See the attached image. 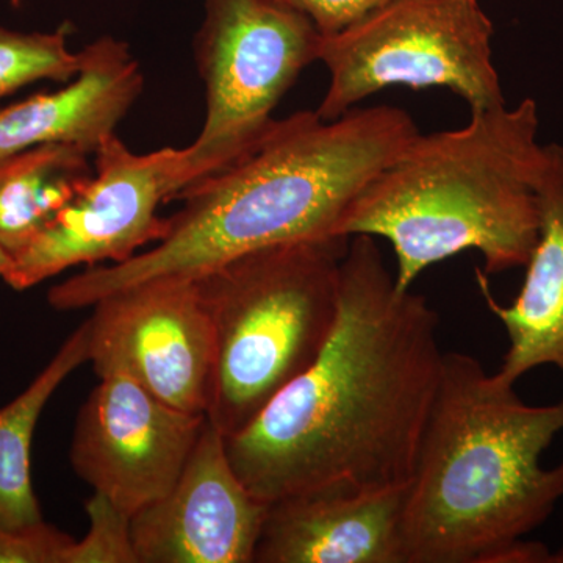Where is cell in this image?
I'll return each mask as SVG.
<instances>
[{
    "instance_id": "1",
    "label": "cell",
    "mask_w": 563,
    "mask_h": 563,
    "mask_svg": "<svg viewBox=\"0 0 563 563\" xmlns=\"http://www.w3.org/2000/svg\"><path fill=\"white\" fill-rule=\"evenodd\" d=\"M439 314L396 287L374 236L350 239L335 328L225 451L252 495L273 504L412 481L443 355Z\"/></svg>"
},
{
    "instance_id": "2",
    "label": "cell",
    "mask_w": 563,
    "mask_h": 563,
    "mask_svg": "<svg viewBox=\"0 0 563 563\" xmlns=\"http://www.w3.org/2000/svg\"><path fill=\"white\" fill-rule=\"evenodd\" d=\"M396 107L352 109L333 121L317 111L274 120L261 143L203 177L176 201L168 233L150 251L54 285L47 301L69 312L143 282L196 279L252 251L336 235L358 192L417 135Z\"/></svg>"
},
{
    "instance_id": "3",
    "label": "cell",
    "mask_w": 563,
    "mask_h": 563,
    "mask_svg": "<svg viewBox=\"0 0 563 563\" xmlns=\"http://www.w3.org/2000/svg\"><path fill=\"white\" fill-rule=\"evenodd\" d=\"M473 355L444 352L402 514L404 563H548L525 542L563 498V399L528 406Z\"/></svg>"
},
{
    "instance_id": "4",
    "label": "cell",
    "mask_w": 563,
    "mask_h": 563,
    "mask_svg": "<svg viewBox=\"0 0 563 563\" xmlns=\"http://www.w3.org/2000/svg\"><path fill=\"white\" fill-rule=\"evenodd\" d=\"M539 109L472 111L465 128L413 136L347 207L336 235L380 236L396 255V287L429 266L479 251L484 273L523 268L539 239Z\"/></svg>"
},
{
    "instance_id": "5",
    "label": "cell",
    "mask_w": 563,
    "mask_h": 563,
    "mask_svg": "<svg viewBox=\"0 0 563 563\" xmlns=\"http://www.w3.org/2000/svg\"><path fill=\"white\" fill-rule=\"evenodd\" d=\"M347 246L346 236L274 244L192 279L213 331L206 415L224 439L317 361L339 318Z\"/></svg>"
},
{
    "instance_id": "6",
    "label": "cell",
    "mask_w": 563,
    "mask_h": 563,
    "mask_svg": "<svg viewBox=\"0 0 563 563\" xmlns=\"http://www.w3.org/2000/svg\"><path fill=\"white\" fill-rule=\"evenodd\" d=\"M495 29L477 0H391L333 35L318 62L331 76L317 113L333 121L393 85L443 87L472 111L506 106L493 63Z\"/></svg>"
},
{
    "instance_id": "7",
    "label": "cell",
    "mask_w": 563,
    "mask_h": 563,
    "mask_svg": "<svg viewBox=\"0 0 563 563\" xmlns=\"http://www.w3.org/2000/svg\"><path fill=\"white\" fill-rule=\"evenodd\" d=\"M321 38L306 14L282 0H206L196 38L206 122L180 150V192L261 143L285 92L318 62Z\"/></svg>"
},
{
    "instance_id": "8",
    "label": "cell",
    "mask_w": 563,
    "mask_h": 563,
    "mask_svg": "<svg viewBox=\"0 0 563 563\" xmlns=\"http://www.w3.org/2000/svg\"><path fill=\"white\" fill-rule=\"evenodd\" d=\"M95 176L13 257L2 279L14 290L35 287L77 265L122 263L168 233L157 213L180 191V150L135 154L117 135L95 152Z\"/></svg>"
},
{
    "instance_id": "9",
    "label": "cell",
    "mask_w": 563,
    "mask_h": 563,
    "mask_svg": "<svg viewBox=\"0 0 563 563\" xmlns=\"http://www.w3.org/2000/svg\"><path fill=\"white\" fill-rule=\"evenodd\" d=\"M92 307L90 362L98 377L122 372L174 409L207 413L213 331L195 280L143 282Z\"/></svg>"
},
{
    "instance_id": "10",
    "label": "cell",
    "mask_w": 563,
    "mask_h": 563,
    "mask_svg": "<svg viewBox=\"0 0 563 563\" xmlns=\"http://www.w3.org/2000/svg\"><path fill=\"white\" fill-rule=\"evenodd\" d=\"M99 379L77 415L70 465L132 518L172 490L207 417L174 409L129 374L110 372Z\"/></svg>"
},
{
    "instance_id": "11",
    "label": "cell",
    "mask_w": 563,
    "mask_h": 563,
    "mask_svg": "<svg viewBox=\"0 0 563 563\" xmlns=\"http://www.w3.org/2000/svg\"><path fill=\"white\" fill-rule=\"evenodd\" d=\"M268 509L207 420L172 490L131 518L136 563H254Z\"/></svg>"
},
{
    "instance_id": "12",
    "label": "cell",
    "mask_w": 563,
    "mask_h": 563,
    "mask_svg": "<svg viewBox=\"0 0 563 563\" xmlns=\"http://www.w3.org/2000/svg\"><path fill=\"white\" fill-rule=\"evenodd\" d=\"M409 484L312 493L269 504L254 562L404 563L401 526Z\"/></svg>"
},
{
    "instance_id": "13",
    "label": "cell",
    "mask_w": 563,
    "mask_h": 563,
    "mask_svg": "<svg viewBox=\"0 0 563 563\" xmlns=\"http://www.w3.org/2000/svg\"><path fill=\"white\" fill-rule=\"evenodd\" d=\"M128 43L103 36L81 51L66 87L0 109V162L43 144H73L95 155L143 91Z\"/></svg>"
},
{
    "instance_id": "14",
    "label": "cell",
    "mask_w": 563,
    "mask_h": 563,
    "mask_svg": "<svg viewBox=\"0 0 563 563\" xmlns=\"http://www.w3.org/2000/svg\"><path fill=\"white\" fill-rule=\"evenodd\" d=\"M539 239L526 263L523 287L510 306L493 298L487 274L476 269L488 309L509 336L496 376L515 385L521 376L543 365L563 374V146L543 144L537 179Z\"/></svg>"
},
{
    "instance_id": "15",
    "label": "cell",
    "mask_w": 563,
    "mask_h": 563,
    "mask_svg": "<svg viewBox=\"0 0 563 563\" xmlns=\"http://www.w3.org/2000/svg\"><path fill=\"white\" fill-rule=\"evenodd\" d=\"M92 176L87 152L73 144H43L0 162V247L18 254Z\"/></svg>"
},
{
    "instance_id": "16",
    "label": "cell",
    "mask_w": 563,
    "mask_h": 563,
    "mask_svg": "<svg viewBox=\"0 0 563 563\" xmlns=\"http://www.w3.org/2000/svg\"><path fill=\"white\" fill-rule=\"evenodd\" d=\"M85 362H90L88 321L70 333L33 383L0 409V526L3 528L21 531L44 521L32 484L33 433L54 393Z\"/></svg>"
},
{
    "instance_id": "17",
    "label": "cell",
    "mask_w": 563,
    "mask_h": 563,
    "mask_svg": "<svg viewBox=\"0 0 563 563\" xmlns=\"http://www.w3.org/2000/svg\"><path fill=\"white\" fill-rule=\"evenodd\" d=\"M68 25L52 33L0 27V98L40 80H73L80 69L81 52L68 49Z\"/></svg>"
},
{
    "instance_id": "18",
    "label": "cell",
    "mask_w": 563,
    "mask_h": 563,
    "mask_svg": "<svg viewBox=\"0 0 563 563\" xmlns=\"http://www.w3.org/2000/svg\"><path fill=\"white\" fill-rule=\"evenodd\" d=\"M90 531L70 548L69 563H136L131 517L95 493L87 504Z\"/></svg>"
},
{
    "instance_id": "19",
    "label": "cell",
    "mask_w": 563,
    "mask_h": 563,
    "mask_svg": "<svg viewBox=\"0 0 563 563\" xmlns=\"http://www.w3.org/2000/svg\"><path fill=\"white\" fill-rule=\"evenodd\" d=\"M74 542L46 521L21 531L0 526V563H69Z\"/></svg>"
},
{
    "instance_id": "20",
    "label": "cell",
    "mask_w": 563,
    "mask_h": 563,
    "mask_svg": "<svg viewBox=\"0 0 563 563\" xmlns=\"http://www.w3.org/2000/svg\"><path fill=\"white\" fill-rule=\"evenodd\" d=\"M301 11L322 36L333 35L383 9L391 0H282Z\"/></svg>"
},
{
    "instance_id": "21",
    "label": "cell",
    "mask_w": 563,
    "mask_h": 563,
    "mask_svg": "<svg viewBox=\"0 0 563 563\" xmlns=\"http://www.w3.org/2000/svg\"><path fill=\"white\" fill-rule=\"evenodd\" d=\"M10 255L0 247V277L3 276L5 269L9 268Z\"/></svg>"
},
{
    "instance_id": "22",
    "label": "cell",
    "mask_w": 563,
    "mask_h": 563,
    "mask_svg": "<svg viewBox=\"0 0 563 563\" xmlns=\"http://www.w3.org/2000/svg\"><path fill=\"white\" fill-rule=\"evenodd\" d=\"M548 563H563V543L561 550L551 553L550 561Z\"/></svg>"
},
{
    "instance_id": "23",
    "label": "cell",
    "mask_w": 563,
    "mask_h": 563,
    "mask_svg": "<svg viewBox=\"0 0 563 563\" xmlns=\"http://www.w3.org/2000/svg\"><path fill=\"white\" fill-rule=\"evenodd\" d=\"M11 2H13L14 5H18V3H20V0H11Z\"/></svg>"
}]
</instances>
